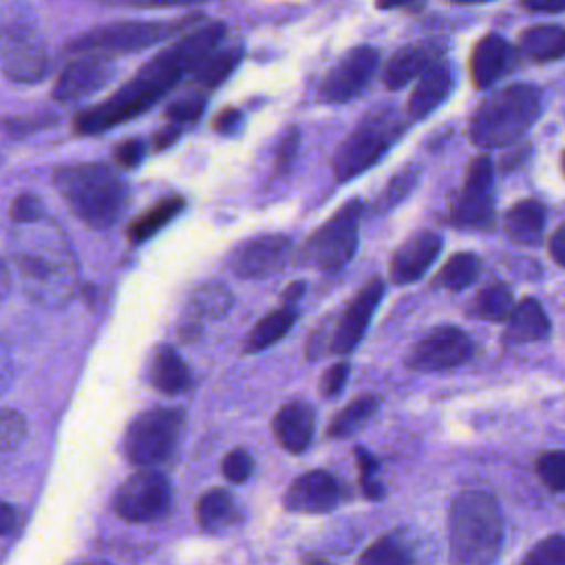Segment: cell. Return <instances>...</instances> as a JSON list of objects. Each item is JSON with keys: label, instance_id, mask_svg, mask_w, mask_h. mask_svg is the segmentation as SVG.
I'll use <instances>...</instances> for the list:
<instances>
[{"label": "cell", "instance_id": "cell-1", "mask_svg": "<svg viewBox=\"0 0 565 565\" xmlns=\"http://www.w3.org/2000/svg\"><path fill=\"white\" fill-rule=\"evenodd\" d=\"M227 29L223 22H207L188 31L174 44L166 46L152 60H148L119 90L108 99L79 110L73 117V130L77 135H102L124 121H130L150 110L161 97H166L192 68L218 46Z\"/></svg>", "mask_w": 565, "mask_h": 565}, {"label": "cell", "instance_id": "cell-2", "mask_svg": "<svg viewBox=\"0 0 565 565\" xmlns=\"http://www.w3.org/2000/svg\"><path fill=\"white\" fill-rule=\"evenodd\" d=\"M53 185L71 214L90 230L113 227L128 205V185L104 161H75L53 170Z\"/></svg>", "mask_w": 565, "mask_h": 565}, {"label": "cell", "instance_id": "cell-3", "mask_svg": "<svg viewBox=\"0 0 565 565\" xmlns=\"http://www.w3.org/2000/svg\"><path fill=\"white\" fill-rule=\"evenodd\" d=\"M503 519L499 503L483 490L459 492L448 510L450 561L459 565H490L499 558Z\"/></svg>", "mask_w": 565, "mask_h": 565}, {"label": "cell", "instance_id": "cell-4", "mask_svg": "<svg viewBox=\"0 0 565 565\" xmlns=\"http://www.w3.org/2000/svg\"><path fill=\"white\" fill-rule=\"evenodd\" d=\"M543 97L532 84H508L490 93L472 113L468 135L483 150L514 146L541 115Z\"/></svg>", "mask_w": 565, "mask_h": 565}, {"label": "cell", "instance_id": "cell-5", "mask_svg": "<svg viewBox=\"0 0 565 565\" xmlns=\"http://www.w3.org/2000/svg\"><path fill=\"white\" fill-rule=\"evenodd\" d=\"M13 260L26 294L46 307L66 305L75 291L77 267L57 232L44 238H26L15 247Z\"/></svg>", "mask_w": 565, "mask_h": 565}, {"label": "cell", "instance_id": "cell-6", "mask_svg": "<svg viewBox=\"0 0 565 565\" xmlns=\"http://www.w3.org/2000/svg\"><path fill=\"white\" fill-rule=\"evenodd\" d=\"M406 119L393 106H377L358 121L333 152V174L338 181H351L371 166L404 135Z\"/></svg>", "mask_w": 565, "mask_h": 565}, {"label": "cell", "instance_id": "cell-7", "mask_svg": "<svg viewBox=\"0 0 565 565\" xmlns=\"http://www.w3.org/2000/svg\"><path fill=\"white\" fill-rule=\"evenodd\" d=\"M199 20H201V13H188L177 20L113 22V24L95 26L90 31L75 35L66 49L71 53H88V51H99V53H108V55L135 53V51H143V49H150L159 42L174 38L177 33L196 24Z\"/></svg>", "mask_w": 565, "mask_h": 565}, {"label": "cell", "instance_id": "cell-8", "mask_svg": "<svg viewBox=\"0 0 565 565\" xmlns=\"http://www.w3.org/2000/svg\"><path fill=\"white\" fill-rule=\"evenodd\" d=\"M362 212L364 203L360 199L347 201L333 216H329L307 236L298 252V263L324 274L347 265L358 249Z\"/></svg>", "mask_w": 565, "mask_h": 565}, {"label": "cell", "instance_id": "cell-9", "mask_svg": "<svg viewBox=\"0 0 565 565\" xmlns=\"http://www.w3.org/2000/svg\"><path fill=\"white\" fill-rule=\"evenodd\" d=\"M183 426L185 411L179 406H154L139 413L124 435L128 461L141 468L166 461L177 450Z\"/></svg>", "mask_w": 565, "mask_h": 565}, {"label": "cell", "instance_id": "cell-10", "mask_svg": "<svg viewBox=\"0 0 565 565\" xmlns=\"http://www.w3.org/2000/svg\"><path fill=\"white\" fill-rule=\"evenodd\" d=\"M494 168L488 154L470 159L461 190L452 196L448 221L457 227L490 230L494 225Z\"/></svg>", "mask_w": 565, "mask_h": 565}, {"label": "cell", "instance_id": "cell-11", "mask_svg": "<svg viewBox=\"0 0 565 565\" xmlns=\"http://www.w3.org/2000/svg\"><path fill=\"white\" fill-rule=\"evenodd\" d=\"M0 68L18 84H35L49 73V53L38 31L24 20L0 26Z\"/></svg>", "mask_w": 565, "mask_h": 565}, {"label": "cell", "instance_id": "cell-12", "mask_svg": "<svg viewBox=\"0 0 565 565\" xmlns=\"http://www.w3.org/2000/svg\"><path fill=\"white\" fill-rule=\"evenodd\" d=\"M172 488L166 475L143 468L130 475L115 492L113 508L126 523H150L170 510Z\"/></svg>", "mask_w": 565, "mask_h": 565}, {"label": "cell", "instance_id": "cell-13", "mask_svg": "<svg viewBox=\"0 0 565 565\" xmlns=\"http://www.w3.org/2000/svg\"><path fill=\"white\" fill-rule=\"evenodd\" d=\"M475 344L470 335L455 327V324H441L424 333L408 351L406 366L422 373L433 371H446L466 364L472 358Z\"/></svg>", "mask_w": 565, "mask_h": 565}, {"label": "cell", "instance_id": "cell-14", "mask_svg": "<svg viewBox=\"0 0 565 565\" xmlns=\"http://www.w3.org/2000/svg\"><path fill=\"white\" fill-rule=\"evenodd\" d=\"M382 296H384V282L380 276L369 278L355 291V296L342 309L338 322H333V327L329 329V353L347 355L360 344Z\"/></svg>", "mask_w": 565, "mask_h": 565}, {"label": "cell", "instance_id": "cell-15", "mask_svg": "<svg viewBox=\"0 0 565 565\" xmlns=\"http://www.w3.org/2000/svg\"><path fill=\"white\" fill-rule=\"evenodd\" d=\"M380 53L373 46H353L324 75L320 97L329 104H344L358 97L377 71Z\"/></svg>", "mask_w": 565, "mask_h": 565}, {"label": "cell", "instance_id": "cell-16", "mask_svg": "<svg viewBox=\"0 0 565 565\" xmlns=\"http://www.w3.org/2000/svg\"><path fill=\"white\" fill-rule=\"evenodd\" d=\"M294 252V241L285 234H263L243 241L227 258L236 278L260 280L280 271Z\"/></svg>", "mask_w": 565, "mask_h": 565}, {"label": "cell", "instance_id": "cell-17", "mask_svg": "<svg viewBox=\"0 0 565 565\" xmlns=\"http://www.w3.org/2000/svg\"><path fill=\"white\" fill-rule=\"evenodd\" d=\"M77 55H79L77 60L64 66V71L57 75L55 86L51 90L53 99L60 104H71L97 93L115 75L113 55L99 53V51H88Z\"/></svg>", "mask_w": 565, "mask_h": 565}, {"label": "cell", "instance_id": "cell-18", "mask_svg": "<svg viewBox=\"0 0 565 565\" xmlns=\"http://www.w3.org/2000/svg\"><path fill=\"white\" fill-rule=\"evenodd\" d=\"M340 503V486L327 470H309L296 477L285 497L282 505L289 512L302 514H324Z\"/></svg>", "mask_w": 565, "mask_h": 565}, {"label": "cell", "instance_id": "cell-19", "mask_svg": "<svg viewBox=\"0 0 565 565\" xmlns=\"http://www.w3.org/2000/svg\"><path fill=\"white\" fill-rule=\"evenodd\" d=\"M441 252V236L430 230H419L406 238L391 258V280L395 285H411L424 276Z\"/></svg>", "mask_w": 565, "mask_h": 565}, {"label": "cell", "instance_id": "cell-20", "mask_svg": "<svg viewBox=\"0 0 565 565\" xmlns=\"http://www.w3.org/2000/svg\"><path fill=\"white\" fill-rule=\"evenodd\" d=\"M446 42L441 40H417L411 44H404L397 49L382 73V82L386 88L397 90L404 88L408 82H413L424 68H428L435 60L444 57Z\"/></svg>", "mask_w": 565, "mask_h": 565}, {"label": "cell", "instance_id": "cell-21", "mask_svg": "<svg viewBox=\"0 0 565 565\" xmlns=\"http://www.w3.org/2000/svg\"><path fill=\"white\" fill-rule=\"evenodd\" d=\"M313 426H316V415L311 404L305 399H291L282 404L271 419V433L278 446L291 455H300L309 448V441L313 437Z\"/></svg>", "mask_w": 565, "mask_h": 565}, {"label": "cell", "instance_id": "cell-22", "mask_svg": "<svg viewBox=\"0 0 565 565\" xmlns=\"http://www.w3.org/2000/svg\"><path fill=\"white\" fill-rule=\"evenodd\" d=\"M417 77L419 79L406 104V113L411 119L428 117L448 97L452 88V64L446 57H439Z\"/></svg>", "mask_w": 565, "mask_h": 565}, {"label": "cell", "instance_id": "cell-23", "mask_svg": "<svg viewBox=\"0 0 565 565\" xmlns=\"http://www.w3.org/2000/svg\"><path fill=\"white\" fill-rule=\"evenodd\" d=\"M503 322L505 327H503L501 340L505 347L539 342L550 338V331H552L550 318L536 298H523L514 302Z\"/></svg>", "mask_w": 565, "mask_h": 565}, {"label": "cell", "instance_id": "cell-24", "mask_svg": "<svg viewBox=\"0 0 565 565\" xmlns=\"http://www.w3.org/2000/svg\"><path fill=\"white\" fill-rule=\"evenodd\" d=\"M510 42L499 33L479 38L470 53V79L475 88H490L510 64Z\"/></svg>", "mask_w": 565, "mask_h": 565}, {"label": "cell", "instance_id": "cell-25", "mask_svg": "<svg viewBox=\"0 0 565 565\" xmlns=\"http://www.w3.org/2000/svg\"><path fill=\"white\" fill-rule=\"evenodd\" d=\"M148 382L166 395H177L190 388L192 375L174 347L157 344L148 362Z\"/></svg>", "mask_w": 565, "mask_h": 565}, {"label": "cell", "instance_id": "cell-26", "mask_svg": "<svg viewBox=\"0 0 565 565\" xmlns=\"http://www.w3.org/2000/svg\"><path fill=\"white\" fill-rule=\"evenodd\" d=\"M545 205L536 199H523L514 203L503 216V230L508 238L523 247H534L543 238Z\"/></svg>", "mask_w": 565, "mask_h": 565}, {"label": "cell", "instance_id": "cell-27", "mask_svg": "<svg viewBox=\"0 0 565 565\" xmlns=\"http://www.w3.org/2000/svg\"><path fill=\"white\" fill-rule=\"evenodd\" d=\"M185 207V199L181 194H168L152 203L143 214L132 218L126 227V238L130 245H141L150 241L159 230H163L174 216H179Z\"/></svg>", "mask_w": 565, "mask_h": 565}, {"label": "cell", "instance_id": "cell-28", "mask_svg": "<svg viewBox=\"0 0 565 565\" xmlns=\"http://www.w3.org/2000/svg\"><path fill=\"white\" fill-rule=\"evenodd\" d=\"M238 519L234 497L225 488H210L196 501L199 527L207 534H221L230 530Z\"/></svg>", "mask_w": 565, "mask_h": 565}, {"label": "cell", "instance_id": "cell-29", "mask_svg": "<svg viewBox=\"0 0 565 565\" xmlns=\"http://www.w3.org/2000/svg\"><path fill=\"white\" fill-rule=\"evenodd\" d=\"M519 49L532 62H556L565 53V31L561 24L527 26L519 35Z\"/></svg>", "mask_w": 565, "mask_h": 565}, {"label": "cell", "instance_id": "cell-30", "mask_svg": "<svg viewBox=\"0 0 565 565\" xmlns=\"http://www.w3.org/2000/svg\"><path fill=\"white\" fill-rule=\"evenodd\" d=\"M294 322H296V307H285L282 305L280 309L269 311L267 316H263L252 327V331L245 338L243 351L245 353H258L263 349H269L271 344H276L278 340H282L289 333Z\"/></svg>", "mask_w": 565, "mask_h": 565}, {"label": "cell", "instance_id": "cell-31", "mask_svg": "<svg viewBox=\"0 0 565 565\" xmlns=\"http://www.w3.org/2000/svg\"><path fill=\"white\" fill-rule=\"evenodd\" d=\"M243 60V49L241 46H227L221 51H210L194 68H192V77L194 84L201 88H216L221 86L232 73L234 68L241 64Z\"/></svg>", "mask_w": 565, "mask_h": 565}, {"label": "cell", "instance_id": "cell-32", "mask_svg": "<svg viewBox=\"0 0 565 565\" xmlns=\"http://www.w3.org/2000/svg\"><path fill=\"white\" fill-rule=\"evenodd\" d=\"M377 406H380V397L375 393H364V395L351 399L347 406H342L331 417V422L327 426V435L335 437V439L351 437L371 419V415L377 411Z\"/></svg>", "mask_w": 565, "mask_h": 565}, {"label": "cell", "instance_id": "cell-33", "mask_svg": "<svg viewBox=\"0 0 565 565\" xmlns=\"http://www.w3.org/2000/svg\"><path fill=\"white\" fill-rule=\"evenodd\" d=\"M514 305L512 289L505 282H490L475 294L468 305V316L490 322H503Z\"/></svg>", "mask_w": 565, "mask_h": 565}, {"label": "cell", "instance_id": "cell-34", "mask_svg": "<svg viewBox=\"0 0 565 565\" xmlns=\"http://www.w3.org/2000/svg\"><path fill=\"white\" fill-rule=\"evenodd\" d=\"M479 269H481V258L477 254L457 252L444 263V267L435 276V285L448 291H461L477 280Z\"/></svg>", "mask_w": 565, "mask_h": 565}, {"label": "cell", "instance_id": "cell-35", "mask_svg": "<svg viewBox=\"0 0 565 565\" xmlns=\"http://www.w3.org/2000/svg\"><path fill=\"white\" fill-rule=\"evenodd\" d=\"M232 291L223 282H203L190 296V311L194 318H223L232 307Z\"/></svg>", "mask_w": 565, "mask_h": 565}, {"label": "cell", "instance_id": "cell-36", "mask_svg": "<svg viewBox=\"0 0 565 565\" xmlns=\"http://www.w3.org/2000/svg\"><path fill=\"white\" fill-rule=\"evenodd\" d=\"M411 547L406 545L402 534H384L375 539L360 556L358 563H369V565H406L413 563Z\"/></svg>", "mask_w": 565, "mask_h": 565}, {"label": "cell", "instance_id": "cell-37", "mask_svg": "<svg viewBox=\"0 0 565 565\" xmlns=\"http://www.w3.org/2000/svg\"><path fill=\"white\" fill-rule=\"evenodd\" d=\"M417 177H419V166L417 163H408V166L399 168L388 179V183L382 188V192L377 194L375 210L386 212V210H393L395 205H399L413 192V188L417 185Z\"/></svg>", "mask_w": 565, "mask_h": 565}, {"label": "cell", "instance_id": "cell-38", "mask_svg": "<svg viewBox=\"0 0 565 565\" xmlns=\"http://www.w3.org/2000/svg\"><path fill=\"white\" fill-rule=\"evenodd\" d=\"M536 475L550 492L561 494L565 490V452L563 450L541 452L536 459Z\"/></svg>", "mask_w": 565, "mask_h": 565}, {"label": "cell", "instance_id": "cell-39", "mask_svg": "<svg viewBox=\"0 0 565 565\" xmlns=\"http://www.w3.org/2000/svg\"><path fill=\"white\" fill-rule=\"evenodd\" d=\"M353 455L358 459V475H360V486L364 497L380 501L384 497V486L377 479V459L362 446H355Z\"/></svg>", "mask_w": 565, "mask_h": 565}, {"label": "cell", "instance_id": "cell-40", "mask_svg": "<svg viewBox=\"0 0 565 565\" xmlns=\"http://www.w3.org/2000/svg\"><path fill=\"white\" fill-rule=\"evenodd\" d=\"M523 565H565V539L561 534H552L539 541L523 558Z\"/></svg>", "mask_w": 565, "mask_h": 565}, {"label": "cell", "instance_id": "cell-41", "mask_svg": "<svg viewBox=\"0 0 565 565\" xmlns=\"http://www.w3.org/2000/svg\"><path fill=\"white\" fill-rule=\"evenodd\" d=\"M26 435V422L18 411L0 408V452L15 450Z\"/></svg>", "mask_w": 565, "mask_h": 565}, {"label": "cell", "instance_id": "cell-42", "mask_svg": "<svg viewBox=\"0 0 565 565\" xmlns=\"http://www.w3.org/2000/svg\"><path fill=\"white\" fill-rule=\"evenodd\" d=\"M205 104H207V99L203 95H188V97L170 102L166 106V117L172 124H192V121L201 119Z\"/></svg>", "mask_w": 565, "mask_h": 565}, {"label": "cell", "instance_id": "cell-43", "mask_svg": "<svg viewBox=\"0 0 565 565\" xmlns=\"http://www.w3.org/2000/svg\"><path fill=\"white\" fill-rule=\"evenodd\" d=\"M57 121V117L53 113H35V115H20V117H7L2 119V130L11 137H26L40 128L53 126Z\"/></svg>", "mask_w": 565, "mask_h": 565}, {"label": "cell", "instance_id": "cell-44", "mask_svg": "<svg viewBox=\"0 0 565 565\" xmlns=\"http://www.w3.org/2000/svg\"><path fill=\"white\" fill-rule=\"evenodd\" d=\"M254 470V459L245 448H232L221 459V472L230 483H243Z\"/></svg>", "mask_w": 565, "mask_h": 565}, {"label": "cell", "instance_id": "cell-45", "mask_svg": "<svg viewBox=\"0 0 565 565\" xmlns=\"http://www.w3.org/2000/svg\"><path fill=\"white\" fill-rule=\"evenodd\" d=\"M42 201L38 199V194L33 192H22L11 201L9 207V216L13 223L18 225H26V223H38L42 218Z\"/></svg>", "mask_w": 565, "mask_h": 565}, {"label": "cell", "instance_id": "cell-46", "mask_svg": "<svg viewBox=\"0 0 565 565\" xmlns=\"http://www.w3.org/2000/svg\"><path fill=\"white\" fill-rule=\"evenodd\" d=\"M298 148H300V130H298L296 126H291V128L282 135L280 143H278V148H276L274 172H276L278 177H280V174H287V170L291 168V163H294V159H296V154H298Z\"/></svg>", "mask_w": 565, "mask_h": 565}, {"label": "cell", "instance_id": "cell-47", "mask_svg": "<svg viewBox=\"0 0 565 565\" xmlns=\"http://www.w3.org/2000/svg\"><path fill=\"white\" fill-rule=\"evenodd\" d=\"M143 152H146V143H143L141 139L132 137V139H124L121 143L115 146L113 159H115V163H117L119 168L132 170V168H137V166L141 163Z\"/></svg>", "mask_w": 565, "mask_h": 565}, {"label": "cell", "instance_id": "cell-48", "mask_svg": "<svg viewBox=\"0 0 565 565\" xmlns=\"http://www.w3.org/2000/svg\"><path fill=\"white\" fill-rule=\"evenodd\" d=\"M347 377H349V362H335L331 364L322 380H320V393L322 397H335L340 395V391L344 388L347 384Z\"/></svg>", "mask_w": 565, "mask_h": 565}, {"label": "cell", "instance_id": "cell-49", "mask_svg": "<svg viewBox=\"0 0 565 565\" xmlns=\"http://www.w3.org/2000/svg\"><path fill=\"white\" fill-rule=\"evenodd\" d=\"M241 119H243V113L234 106H227L223 110L216 113L214 121H212V128L218 132V135H232L238 130L241 126Z\"/></svg>", "mask_w": 565, "mask_h": 565}, {"label": "cell", "instance_id": "cell-50", "mask_svg": "<svg viewBox=\"0 0 565 565\" xmlns=\"http://www.w3.org/2000/svg\"><path fill=\"white\" fill-rule=\"evenodd\" d=\"M108 4H128V7H141V9H157V7H190V4H201L207 0H99Z\"/></svg>", "mask_w": 565, "mask_h": 565}, {"label": "cell", "instance_id": "cell-51", "mask_svg": "<svg viewBox=\"0 0 565 565\" xmlns=\"http://www.w3.org/2000/svg\"><path fill=\"white\" fill-rule=\"evenodd\" d=\"M519 7L530 13H561L565 0H519Z\"/></svg>", "mask_w": 565, "mask_h": 565}, {"label": "cell", "instance_id": "cell-52", "mask_svg": "<svg viewBox=\"0 0 565 565\" xmlns=\"http://www.w3.org/2000/svg\"><path fill=\"white\" fill-rule=\"evenodd\" d=\"M547 247H550L552 260H554L558 267H563V265H565V225H558V227L552 232V236H550V241H547Z\"/></svg>", "mask_w": 565, "mask_h": 565}, {"label": "cell", "instance_id": "cell-53", "mask_svg": "<svg viewBox=\"0 0 565 565\" xmlns=\"http://www.w3.org/2000/svg\"><path fill=\"white\" fill-rule=\"evenodd\" d=\"M179 137H181V128H179L177 124H170V126H166V128H161V130L154 132L152 146H154V150H166V148H170Z\"/></svg>", "mask_w": 565, "mask_h": 565}, {"label": "cell", "instance_id": "cell-54", "mask_svg": "<svg viewBox=\"0 0 565 565\" xmlns=\"http://www.w3.org/2000/svg\"><path fill=\"white\" fill-rule=\"evenodd\" d=\"M18 523V512L7 501H0V536L11 534Z\"/></svg>", "mask_w": 565, "mask_h": 565}, {"label": "cell", "instance_id": "cell-55", "mask_svg": "<svg viewBox=\"0 0 565 565\" xmlns=\"http://www.w3.org/2000/svg\"><path fill=\"white\" fill-rule=\"evenodd\" d=\"M302 294H305V282L302 280H294V282H289L287 285V289L282 291V305L285 307H294L300 298H302Z\"/></svg>", "mask_w": 565, "mask_h": 565}, {"label": "cell", "instance_id": "cell-56", "mask_svg": "<svg viewBox=\"0 0 565 565\" xmlns=\"http://www.w3.org/2000/svg\"><path fill=\"white\" fill-rule=\"evenodd\" d=\"M413 2H415V0H375V7H377L380 11H393V9L413 4Z\"/></svg>", "mask_w": 565, "mask_h": 565}, {"label": "cell", "instance_id": "cell-57", "mask_svg": "<svg viewBox=\"0 0 565 565\" xmlns=\"http://www.w3.org/2000/svg\"><path fill=\"white\" fill-rule=\"evenodd\" d=\"M9 289V269L7 265L0 260V296H4Z\"/></svg>", "mask_w": 565, "mask_h": 565}, {"label": "cell", "instance_id": "cell-58", "mask_svg": "<svg viewBox=\"0 0 565 565\" xmlns=\"http://www.w3.org/2000/svg\"><path fill=\"white\" fill-rule=\"evenodd\" d=\"M452 4H483V2H492V0H446Z\"/></svg>", "mask_w": 565, "mask_h": 565}]
</instances>
